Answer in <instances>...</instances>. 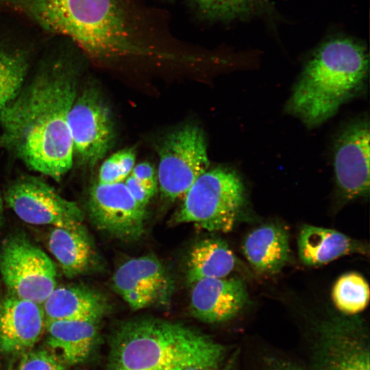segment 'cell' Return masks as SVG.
I'll return each mask as SVG.
<instances>
[{
	"label": "cell",
	"instance_id": "cell-1",
	"mask_svg": "<svg viewBox=\"0 0 370 370\" xmlns=\"http://www.w3.org/2000/svg\"><path fill=\"white\" fill-rule=\"evenodd\" d=\"M46 60L0 111L1 143L30 169L59 180L73 161L68 116L77 94V69L66 51Z\"/></svg>",
	"mask_w": 370,
	"mask_h": 370
},
{
	"label": "cell",
	"instance_id": "cell-2",
	"mask_svg": "<svg viewBox=\"0 0 370 370\" xmlns=\"http://www.w3.org/2000/svg\"><path fill=\"white\" fill-rule=\"evenodd\" d=\"M227 349L181 323L140 317L112 330L106 370H187L222 367Z\"/></svg>",
	"mask_w": 370,
	"mask_h": 370
},
{
	"label": "cell",
	"instance_id": "cell-3",
	"mask_svg": "<svg viewBox=\"0 0 370 370\" xmlns=\"http://www.w3.org/2000/svg\"><path fill=\"white\" fill-rule=\"evenodd\" d=\"M0 5L68 38L99 62L145 53L120 0H0Z\"/></svg>",
	"mask_w": 370,
	"mask_h": 370
},
{
	"label": "cell",
	"instance_id": "cell-4",
	"mask_svg": "<svg viewBox=\"0 0 370 370\" xmlns=\"http://www.w3.org/2000/svg\"><path fill=\"white\" fill-rule=\"evenodd\" d=\"M368 71L363 45L347 37L330 38L305 64L286 110L308 127L319 126L362 90Z\"/></svg>",
	"mask_w": 370,
	"mask_h": 370
},
{
	"label": "cell",
	"instance_id": "cell-5",
	"mask_svg": "<svg viewBox=\"0 0 370 370\" xmlns=\"http://www.w3.org/2000/svg\"><path fill=\"white\" fill-rule=\"evenodd\" d=\"M174 217L176 223H193L209 232L232 230L245 203V187L233 170L206 171L191 185Z\"/></svg>",
	"mask_w": 370,
	"mask_h": 370
},
{
	"label": "cell",
	"instance_id": "cell-6",
	"mask_svg": "<svg viewBox=\"0 0 370 370\" xmlns=\"http://www.w3.org/2000/svg\"><path fill=\"white\" fill-rule=\"evenodd\" d=\"M0 273L10 294L42 305L56 287V266L27 238L15 234L0 248Z\"/></svg>",
	"mask_w": 370,
	"mask_h": 370
},
{
	"label": "cell",
	"instance_id": "cell-7",
	"mask_svg": "<svg viewBox=\"0 0 370 370\" xmlns=\"http://www.w3.org/2000/svg\"><path fill=\"white\" fill-rule=\"evenodd\" d=\"M209 164L205 136L199 127L186 125L169 134L159 149L157 176L162 196L170 201L183 197Z\"/></svg>",
	"mask_w": 370,
	"mask_h": 370
},
{
	"label": "cell",
	"instance_id": "cell-8",
	"mask_svg": "<svg viewBox=\"0 0 370 370\" xmlns=\"http://www.w3.org/2000/svg\"><path fill=\"white\" fill-rule=\"evenodd\" d=\"M312 370H369V338L357 315L332 316L318 326Z\"/></svg>",
	"mask_w": 370,
	"mask_h": 370
},
{
	"label": "cell",
	"instance_id": "cell-9",
	"mask_svg": "<svg viewBox=\"0 0 370 370\" xmlns=\"http://www.w3.org/2000/svg\"><path fill=\"white\" fill-rule=\"evenodd\" d=\"M5 200L26 223L68 229L83 227V212L77 204L39 177L25 176L14 181L5 193Z\"/></svg>",
	"mask_w": 370,
	"mask_h": 370
},
{
	"label": "cell",
	"instance_id": "cell-10",
	"mask_svg": "<svg viewBox=\"0 0 370 370\" xmlns=\"http://www.w3.org/2000/svg\"><path fill=\"white\" fill-rule=\"evenodd\" d=\"M68 123L73 158L81 164L94 166L110 149L114 139L110 110L95 88H88L77 94Z\"/></svg>",
	"mask_w": 370,
	"mask_h": 370
},
{
	"label": "cell",
	"instance_id": "cell-11",
	"mask_svg": "<svg viewBox=\"0 0 370 370\" xmlns=\"http://www.w3.org/2000/svg\"><path fill=\"white\" fill-rule=\"evenodd\" d=\"M174 286L171 273L153 254L127 260L112 277L114 291L133 310L166 306L171 301Z\"/></svg>",
	"mask_w": 370,
	"mask_h": 370
},
{
	"label": "cell",
	"instance_id": "cell-12",
	"mask_svg": "<svg viewBox=\"0 0 370 370\" xmlns=\"http://www.w3.org/2000/svg\"><path fill=\"white\" fill-rule=\"evenodd\" d=\"M88 208L95 225L116 238L136 241L145 232L146 208L134 200L123 182L95 184Z\"/></svg>",
	"mask_w": 370,
	"mask_h": 370
},
{
	"label": "cell",
	"instance_id": "cell-13",
	"mask_svg": "<svg viewBox=\"0 0 370 370\" xmlns=\"http://www.w3.org/2000/svg\"><path fill=\"white\" fill-rule=\"evenodd\" d=\"M369 123L360 121L340 135L334 154L335 181L343 197L355 199L369 193Z\"/></svg>",
	"mask_w": 370,
	"mask_h": 370
},
{
	"label": "cell",
	"instance_id": "cell-14",
	"mask_svg": "<svg viewBox=\"0 0 370 370\" xmlns=\"http://www.w3.org/2000/svg\"><path fill=\"white\" fill-rule=\"evenodd\" d=\"M45 327L42 305L10 294L0 300V352L18 356L33 349Z\"/></svg>",
	"mask_w": 370,
	"mask_h": 370
},
{
	"label": "cell",
	"instance_id": "cell-15",
	"mask_svg": "<svg viewBox=\"0 0 370 370\" xmlns=\"http://www.w3.org/2000/svg\"><path fill=\"white\" fill-rule=\"evenodd\" d=\"M190 287V313L205 323H219L232 319L248 299L245 286L238 279H203Z\"/></svg>",
	"mask_w": 370,
	"mask_h": 370
},
{
	"label": "cell",
	"instance_id": "cell-16",
	"mask_svg": "<svg viewBox=\"0 0 370 370\" xmlns=\"http://www.w3.org/2000/svg\"><path fill=\"white\" fill-rule=\"evenodd\" d=\"M42 306L45 321L99 322L108 308L100 294L80 286L56 287Z\"/></svg>",
	"mask_w": 370,
	"mask_h": 370
},
{
	"label": "cell",
	"instance_id": "cell-17",
	"mask_svg": "<svg viewBox=\"0 0 370 370\" xmlns=\"http://www.w3.org/2000/svg\"><path fill=\"white\" fill-rule=\"evenodd\" d=\"M99 322L88 321H45L47 343L58 351L69 365L84 362L90 355L97 340Z\"/></svg>",
	"mask_w": 370,
	"mask_h": 370
},
{
	"label": "cell",
	"instance_id": "cell-18",
	"mask_svg": "<svg viewBox=\"0 0 370 370\" xmlns=\"http://www.w3.org/2000/svg\"><path fill=\"white\" fill-rule=\"evenodd\" d=\"M365 252L364 245L335 230L304 225L299 234V256L308 266L322 265L349 254Z\"/></svg>",
	"mask_w": 370,
	"mask_h": 370
},
{
	"label": "cell",
	"instance_id": "cell-19",
	"mask_svg": "<svg viewBox=\"0 0 370 370\" xmlns=\"http://www.w3.org/2000/svg\"><path fill=\"white\" fill-rule=\"evenodd\" d=\"M243 248L246 258L256 271L275 273L288 259V235L279 225H264L247 236Z\"/></svg>",
	"mask_w": 370,
	"mask_h": 370
},
{
	"label": "cell",
	"instance_id": "cell-20",
	"mask_svg": "<svg viewBox=\"0 0 370 370\" xmlns=\"http://www.w3.org/2000/svg\"><path fill=\"white\" fill-rule=\"evenodd\" d=\"M235 264V256L225 242L220 238H205L189 251L186 270L187 283L190 286L203 279L226 278Z\"/></svg>",
	"mask_w": 370,
	"mask_h": 370
},
{
	"label": "cell",
	"instance_id": "cell-21",
	"mask_svg": "<svg viewBox=\"0 0 370 370\" xmlns=\"http://www.w3.org/2000/svg\"><path fill=\"white\" fill-rule=\"evenodd\" d=\"M48 246L64 275L75 277L88 270L94 259V250L84 227L68 229L54 227Z\"/></svg>",
	"mask_w": 370,
	"mask_h": 370
},
{
	"label": "cell",
	"instance_id": "cell-22",
	"mask_svg": "<svg viewBox=\"0 0 370 370\" xmlns=\"http://www.w3.org/2000/svg\"><path fill=\"white\" fill-rule=\"evenodd\" d=\"M31 57L30 49L13 40L0 38V111L23 87Z\"/></svg>",
	"mask_w": 370,
	"mask_h": 370
},
{
	"label": "cell",
	"instance_id": "cell-23",
	"mask_svg": "<svg viewBox=\"0 0 370 370\" xmlns=\"http://www.w3.org/2000/svg\"><path fill=\"white\" fill-rule=\"evenodd\" d=\"M332 297L336 307L344 314L355 315L368 305L369 284L359 273H345L335 282Z\"/></svg>",
	"mask_w": 370,
	"mask_h": 370
},
{
	"label": "cell",
	"instance_id": "cell-24",
	"mask_svg": "<svg viewBox=\"0 0 370 370\" xmlns=\"http://www.w3.org/2000/svg\"><path fill=\"white\" fill-rule=\"evenodd\" d=\"M200 14L211 21L245 19L259 11L264 0H193Z\"/></svg>",
	"mask_w": 370,
	"mask_h": 370
},
{
	"label": "cell",
	"instance_id": "cell-25",
	"mask_svg": "<svg viewBox=\"0 0 370 370\" xmlns=\"http://www.w3.org/2000/svg\"><path fill=\"white\" fill-rule=\"evenodd\" d=\"M18 370L67 369L55 352L45 349H32L21 355Z\"/></svg>",
	"mask_w": 370,
	"mask_h": 370
},
{
	"label": "cell",
	"instance_id": "cell-26",
	"mask_svg": "<svg viewBox=\"0 0 370 370\" xmlns=\"http://www.w3.org/2000/svg\"><path fill=\"white\" fill-rule=\"evenodd\" d=\"M119 153V151L115 152L103 162L99 171L98 183L110 184L123 182L130 175Z\"/></svg>",
	"mask_w": 370,
	"mask_h": 370
},
{
	"label": "cell",
	"instance_id": "cell-27",
	"mask_svg": "<svg viewBox=\"0 0 370 370\" xmlns=\"http://www.w3.org/2000/svg\"><path fill=\"white\" fill-rule=\"evenodd\" d=\"M130 175L154 195L158 184L157 173L152 164L147 162L138 163L134 165Z\"/></svg>",
	"mask_w": 370,
	"mask_h": 370
},
{
	"label": "cell",
	"instance_id": "cell-28",
	"mask_svg": "<svg viewBox=\"0 0 370 370\" xmlns=\"http://www.w3.org/2000/svg\"><path fill=\"white\" fill-rule=\"evenodd\" d=\"M123 182L134 200L140 206L146 208L153 195H152L144 186H143L131 175H129Z\"/></svg>",
	"mask_w": 370,
	"mask_h": 370
},
{
	"label": "cell",
	"instance_id": "cell-29",
	"mask_svg": "<svg viewBox=\"0 0 370 370\" xmlns=\"http://www.w3.org/2000/svg\"><path fill=\"white\" fill-rule=\"evenodd\" d=\"M263 370H304L298 365L278 357H267L263 361Z\"/></svg>",
	"mask_w": 370,
	"mask_h": 370
},
{
	"label": "cell",
	"instance_id": "cell-30",
	"mask_svg": "<svg viewBox=\"0 0 370 370\" xmlns=\"http://www.w3.org/2000/svg\"><path fill=\"white\" fill-rule=\"evenodd\" d=\"M234 360L233 359V360L231 362L230 365H227V366L225 368H223V369H222V367H221L220 369H217L193 368V369H187V370H232V369L234 367Z\"/></svg>",
	"mask_w": 370,
	"mask_h": 370
},
{
	"label": "cell",
	"instance_id": "cell-31",
	"mask_svg": "<svg viewBox=\"0 0 370 370\" xmlns=\"http://www.w3.org/2000/svg\"><path fill=\"white\" fill-rule=\"evenodd\" d=\"M3 213V199L0 193V219H1Z\"/></svg>",
	"mask_w": 370,
	"mask_h": 370
},
{
	"label": "cell",
	"instance_id": "cell-32",
	"mask_svg": "<svg viewBox=\"0 0 370 370\" xmlns=\"http://www.w3.org/2000/svg\"><path fill=\"white\" fill-rule=\"evenodd\" d=\"M6 370H12V369H6Z\"/></svg>",
	"mask_w": 370,
	"mask_h": 370
}]
</instances>
